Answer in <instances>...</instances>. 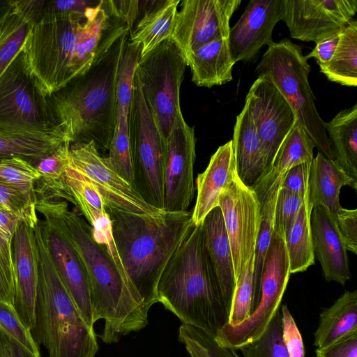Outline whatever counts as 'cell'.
Masks as SVG:
<instances>
[{
	"label": "cell",
	"instance_id": "cell-1",
	"mask_svg": "<svg viewBox=\"0 0 357 357\" xmlns=\"http://www.w3.org/2000/svg\"><path fill=\"white\" fill-rule=\"evenodd\" d=\"M129 31L113 0L98 1L83 13L42 10L22 51L31 74L50 96L85 73Z\"/></svg>",
	"mask_w": 357,
	"mask_h": 357
},
{
	"label": "cell",
	"instance_id": "cell-2",
	"mask_svg": "<svg viewBox=\"0 0 357 357\" xmlns=\"http://www.w3.org/2000/svg\"><path fill=\"white\" fill-rule=\"evenodd\" d=\"M107 211L123 266L149 312L158 303V286L167 264L195 227L192 212L165 211L151 216Z\"/></svg>",
	"mask_w": 357,
	"mask_h": 357
},
{
	"label": "cell",
	"instance_id": "cell-3",
	"mask_svg": "<svg viewBox=\"0 0 357 357\" xmlns=\"http://www.w3.org/2000/svg\"><path fill=\"white\" fill-rule=\"evenodd\" d=\"M129 33L85 73L47 96L55 125L71 144L94 142L108 151L116 126V81Z\"/></svg>",
	"mask_w": 357,
	"mask_h": 357
},
{
	"label": "cell",
	"instance_id": "cell-4",
	"mask_svg": "<svg viewBox=\"0 0 357 357\" xmlns=\"http://www.w3.org/2000/svg\"><path fill=\"white\" fill-rule=\"evenodd\" d=\"M61 216L88 275L93 322L104 320L101 340L115 343L143 329L149 323V312L133 285L122 277L106 250L95 241L91 226L77 208L69 210L65 200Z\"/></svg>",
	"mask_w": 357,
	"mask_h": 357
},
{
	"label": "cell",
	"instance_id": "cell-5",
	"mask_svg": "<svg viewBox=\"0 0 357 357\" xmlns=\"http://www.w3.org/2000/svg\"><path fill=\"white\" fill-rule=\"evenodd\" d=\"M158 300L183 324L213 337L227 324L202 224L193 228L167 264L158 283Z\"/></svg>",
	"mask_w": 357,
	"mask_h": 357
},
{
	"label": "cell",
	"instance_id": "cell-6",
	"mask_svg": "<svg viewBox=\"0 0 357 357\" xmlns=\"http://www.w3.org/2000/svg\"><path fill=\"white\" fill-rule=\"evenodd\" d=\"M34 233L38 280L33 339L47 357H95L98 344L94 329L82 319L57 271L39 218Z\"/></svg>",
	"mask_w": 357,
	"mask_h": 357
},
{
	"label": "cell",
	"instance_id": "cell-7",
	"mask_svg": "<svg viewBox=\"0 0 357 357\" xmlns=\"http://www.w3.org/2000/svg\"><path fill=\"white\" fill-rule=\"evenodd\" d=\"M310 69L301 47L284 38L268 46L255 72L257 77L266 76L278 88L319 152L334 160L326 131V123L319 114L309 84Z\"/></svg>",
	"mask_w": 357,
	"mask_h": 357
},
{
	"label": "cell",
	"instance_id": "cell-8",
	"mask_svg": "<svg viewBox=\"0 0 357 357\" xmlns=\"http://www.w3.org/2000/svg\"><path fill=\"white\" fill-rule=\"evenodd\" d=\"M128 127L133 188L149 204L164 211L167 146L145 102L135 70Z\"/></svg>",
	"mask_w": 357,
	"mask_h": 357
},
{
	"label": "cell",
	"instance_id": "cell-9",
	"mask_svg": "<svg viewBox=\"0 0 357 357\" xmlns=\"http://www.w3.org/2000/svg\"><path fill=\"white\" fill-rule=\"evenodd\" d=\"M187 66L176 42L167 38L139 57L135 73L156 128L167 146L180 106V88Z\"/></svg>",
	"mask_w": 357,
	"mask_h": 357
},
{
	"label": "cell",
	"instance_id": "cell-10",
	"mask_svg": "<svg viewBox=\"0 0 357 357\" xmlns=\"http://www.w3.org/2000/svg\"><path fill=\"white\" fill-rule=\"evenodd\" d=\"M47 96L31 74L22 50L0 75V130L64 133L55 125Z\"/></svg>",
	"mask_w": 357,
	"mask_h": 357
},
{
	"label": "cell",
	"instance_id": "cell-11",
	"mask_svg": "<svg viewBox=\"0 0 357 357\" xmlns=\"http://www.w3.org/2000/svg\"><path fill=\"white\" fill-rule=\"evenodd\" d=\"M284 237L273 232L263 264L259 302L254 312L236 326L225 324L215 337L220 344L238 350L257 340L279 311L291 274Z\"/></svg>",
	"mask_w": 357,
	"mask_h": 357
},
{
	"label": "cell",
	"instance_id": "cell-12",
	"mask_svg": "<svg viewBox=\"0 0 357 357\" xmlns=\"http://www.w3.org/2000/svg\"><path fill=\"white\" fill-rule=\"evenodd\" d=\"M63 200L41 199L36 210L44 216L41 224L47 247L58 273L85 323L93 328L89 280L61 216Z\"/></svg>",
	"mask_w": 357,
	"mask_h": 357
},
{
	"label": "cell",
	"instance_id": "cell-13",
	"mask_svg": "<svg viewBox=\"0 0 357 357\" xmlns=\"http://www.w3.org/2000/svg\"><path fill=\"white\" fill-rule=\"evenodd\" d=\"M218 206L229 238L236 281L255 256L260 225V203L255 192L243 183L236 169L220 195Z\"/></svg>",
	"mask_w": 357,
	"mask_h": 357
},
{
	"label": "cell",
	"instance_id": "cell-14",
	"mask_svg": "<svg viewBox=\"0 0 357 357\" xmlns=\"http://www.w3.org/2000/svg\"><path fill=\"white\" fill-rule=\"evenodd\" d=\"M70 167L86 178L102 197L107 208L139 215L158 216L165 211L149 204L137 190L110 167L94 142L70 144Z\"/></svg>",
	"mask_w": 357,
	"mask_h": 357
},
{
	"label": "cell",
	"instance_id": "cell-15",
	"mask_svg": "<svg viewBox=\"0 0 357 357\" xmlns=\"http://www.w3.org/2000/svg\"><path fill=\"white\" fill-rule=\"evenodd\" d=\"M245 105L260 139L264 172L297 119L278 88L265 75L257 77L253 82Z\"/></svg>",
	"mask_w": 357,
	"mask_h": 357
},
{
	"label": "cell",
	"instance_id": "cell-16",
	"mask_svg": "<svg viewBox=\"0 0 357 357\" xmlns=\"http://www.w3.org/2000/svg\"><path fill=\"white\" fill-rule=\"evenodd\" d=\"M241 0H185L177 12L172 38L185 57L215 40L227 38L229 21Z\"/></svg>",
	"mask_w": 357,
	"mask_h": 357
},
{
	"label": "cell",
	"instance_id": "cell-17",
	"mask_svg": "<svg viewBox=\"0 0 357 357\" xmlns=\"http://www.w3.org/2000/svg\"><path fill=\"white\" fill-rule=\"evenodd\" d=\"M282 20L293 38L317 43L340 33L357 12V0H282Z\"/></svg>",
	"mask_w": 357,
	"mask_h": 357
},
{
	"label": "cell",
	"instance_id": "cell-18",
	"mask_svg": "<svg viewBox=\"0 0 357 357\" xmlns=\"http://www.w3.org/2000/svg\"><path fill=\"white\" fill-rule=\"evenodd\" d=\"M195 130L181 112L167 144L164 211H185L195 196L193 178L196 158Z\"/></svg>",
	"mask_w": 357,
	"mask_h": 357
},
{
	"label": "cell",
	"instance_id": "cell-19",
	"mask_svg": "<svg viewBox=\"0 0 357 357\" xmlns=\"http://www.w3.org/2000/svg\"><path fill=\"white\" fill-rule=\"evenodd\" d=\"M37 220H20L12 247L15 279L13 306L23 324L31 331L35 327L38 280V248L34 233Z\"/></svg>",
	"mask_w": 357,
	"mask_h": 357
},
{
	"label": "cell",
	"instance_id": "cell-20",
	"mask_svg": "<svg viewBox=\"0 0 357 357\" xmlns=\"http://www.w3.org/2000/svg\"><path fill=\"white\" fill-rule=\"evenodd\" d=\"M282 0H251L236 24L230 28L229 46L233 61L248 62L273 40V31L282 20Z\"/></svg>",
	"mask_w": 357,
	"mask_h": 357
},
{
	"label": "cell",
	"instance_id": "cell-21",
	"mask_svg": "<svg viewBox=\"0 0 357 357\" xmlns=\"http://www.w3.org/2000/svg\"><path fill=\"white\" fill-rule=\"evenodd\" d=\"M310 227L314 257L319 261L327 282L342 285L351 278L347 250L335 220L323 206L312 208Z\"/></svg>",
	"mask_w": 357,
	"mask_h": 357
},
{
	"label": "cell",
	"instance_id": "cell-22",
	"mask_svg": "<svg viewBox=\"0 0 357 357\" xmlns=\"http://www.w3.org/2000/svg\"><path fill=\"white\" fill-rule=\"evenodd\" d=\"M208 256L215 278L222 305L229 317L236 287L229 238L220 208H213L202 222Z\"/></svg>",
	"mask_w": 357,
	"mask_h": 357
},
{
	"label": "cell",
	"instance_id": "cell-23",
	"mask_svg": "<svg viewBox=\"0 0 357 357\" xmlns=\"http://www.w3.org/2000/svg\"><path fill=\"white\" fill-rule=\"evenodd\" d=\"M314 144L298 120L285 137L271 164L251 187L259 203L272 190L281 188L287 172L293 167L312 161Z\"/></svg>",
	"mask_w": 357,
	"mask_h": 357
},
{
	"label": "cell",
	"instance_id": "cell-24",
	"mask_svg": "<svg viewBox=\"0 0 357 357\" xmlns=\"http://www.w3.org/2000/svg\"><path fill=\"white\" fill-rule=\"evenodd\" d=\"M236 169L232 141L218 147L211 155L206 169L196 179L197 199L192 211L195 226L202 224L206 215L218 207L220 195Z\"/></svg>",
	"mask_w": 357,
	"mask_h": 357
},
{
	"label": "cell",
	"instance_id": "cell-25",
	"mask_svg": "<svg viewBox=\"0 0 357 357\" xmlns=\"http://www.w3.org/2000/svg\"><path fill=\"white\" fill-rule=\"evenodd\" d=\"M179 0L139 1L138 18L129 40L140 45V57L172 37Z\"/></svg>",
	"mask_w": 357,
	"mask_h": 357
},
{
	"label": "cell",
	"instance_id": "cell-26",
	"mask_svg": "<svg viewBox=\"0 0 357 357\" xmlns=\"http://www.w3.org/2000/svg\"><path fill=\"white\" fill-rule=\"evenodd\" d=\"M356 190L355 183L335 160L319 152L311 163L309 177V197L312 208L323 206L335 219L340 204V193L343 186Z\"/></svg>",
	"mask_w": 357,
	"mask_h": 357
},
{
	"label": "cell",
	"instance_id": "cell-27",
	"mask_svg": "<svg viewBox=\"0 0 357 357\" xmlns=\"http://www.w3.org/2000/svg\"><path fill=\"white\" fill-rule=\"evenodd\" d=\"M192 73V81L197 86L211 88L232 80V59L229 40L211 41L185 56Z\"/></svg>",
	"mask_w": 357,
	"mask_h": 357
},
{
	"label": "cell",
	"instance_id": "cell-28",
	"mask_svg": "<svg viewBox=\"0 0 357 357\" xmlns=\"http://www.w3.org/2000/svg\"><path fill=\"white\" fill-rule=\"evenodd\" d=\"M45 2V0H12L11 8L0 25V75L22 50Z\"/></svg>",
	"mask_w": 357,
	"mask_h": 357
},
{
	"label": "cell",
	"instance_id": "cell-29",
	"mask_svg": "<svg viewBox=\"0 0 357 357\" xmlns=\"http://www.w3.org/2000/svg\"><path fill=\"white\" fill-rule=\"evenodd\" d=\"M231 141L237 174L243 183L252 187L264 167L260 139L245 105L236 117Z\"/></svg>",
	"mask_w": 357,
	"mask_h": 357
},
{
	"label": "cell",
	"instance_id": "cell-30",
	"mask_svg": "<svg viewBox=\"0 0 357 357\" xmlns=\"http://www.w3.org/2000/svg\"><path fill=\"white\" fill-rule=\"evenodd\" d=\"M71 143L65 142L32 165L38 174L34 184L36 202L41 199L68 201L75 205L66 183V172L70 163Z\"/></svg>",
	"mask_w": 357,
	"mask_h": 357
},
{
	"label": "cell",
	"instance_id": "cell-31",
	"mask_svg": "<svg viewBox=\"0 0 357 357\" xmlns=\"http://www.w3.org/2000/svg\"><path fill=\"white\" fill-rule=\"evenodd\" d=\"M357 333V291H347L328 307L323 309L314 333L313 345L328 347Z\"/></svg>",
	"mask_w": 357,
	"mask_h": 357
},
{
	"label": "cell",
	"instance_id": "cell-32",
	"mask_svg": "<svg viewBox=\"0 0 357 357\" xmlns=\"http://www.w3.org/2000/svg\"><path fill=\"white\" fill-rule=\"evenodd\" d=\"M334 160L357 183V104L339 112L326 125Z\"/></svg>",
	"mask_w": 357,
	"mask_h": 357
},
{
	"label": "cell",
	"instance_id": "cell-33",
	"mask_svg": "<svg viewBox=\"0 0 357 357\" xmlns=\"http://www.w3.org/2000/svg\"><path fill=\"white\" fill-rule=\"evenodd\" d=\"M67 141L62 132L22 134L0 130V161L17 157L32 165Z\"/></svg>",
	"mask_w": 357,
	"mask_h": 357
},
{
	"label": "cell",
	"instance_id": "cell-34",
	"mask_svg": "<svg viewBox=\"0 0 357 357\" xmlns=\"http://www.w3.org/2000/svg\"><path fill=\"white\" fill-rule=\"evenodd\" d=\"M331 82L346 86L357 85V21L352 19L340 32L332 59L319 66Z\"/></svg>",
	"mask_w": 357,
	"mask_h": 357
},
{
	"label": "cell",
	"instance_id": "cell-35",
	"mask_svg": "<svg viewBox=\"0 0 357 357\" xmlns=\"http://www.w3.org/2000/svg\"><path fill=\"white\" fill-rule=\"evenodd\" d=\"M312 210L308 195L291 227L284 234L291 274L303 272L314 264L310 227Z\"/></svg>",
	"mask_w": 357,
	"mask_h": 357
},
{
	"label": "cell",
	"instance_id": "cell-36",
	"mask_svg": "<svg viewBox=\"0 0 357 357\" xmlns=\"http://www.w3.org/2000/svg\"><path fill=\"white\" fill-rule=\"evenodd\" d=\"M280 189V188H278L270 192L260 203V225L256 242L254 264L257 303L259 298L260 278L263 264L273 232L275 206Z\"/></svg>",
	"mask_w": 357,
	"mask_h": 357
},
{
	"label": "cell",
	"instance_id": "cell-37",
	"mask_svg": "<svg viewBox=\"0 0 357 357\" xmlns=\"http://www.w3.org/2000/svg\"><path fill=\"white\" fill-rule=\"evenodd\" d=\"M255 256L236 281L227 324L236 326L247 319L257 306L254 279Z\"/></svg>",
	"mask_w": 357,
	"mask_h": 357
},
{
	"label": "cell",
	"instance_id": "cell-38",
	"mask_svg": "<svg viewBox=\"0 0 357 357\" xmlns=\"http://www.w3.org/2000/svg\"><path fill=\"white\" fill-rule=\"evenodd\" d=\"M178 339L190 355L197 357H240L236 350L220 344L213 335L190 325L180 326Z\"/></svg>",
	"mask_w": 357,
	"mask_h": 357
},
{
	"label": "cell",
	"instance_id": "cell-39",
	"mask_svg": "<svg viewBox=\"0 0 357 357\" xmlns=\"http://www.w3.org/2000/svg\"><path fill=\"white\" fill-rule=\"evenodd\" d=\"M243 357H289L282 339L281 313L275 315L264 333L239 349Z\"/></svg>",
	"mask_w": 357,
	"mask_h": 357
},
{
	"label": "cell",
	"instance_id": "cell-40",
	"mask_svg": "<svg viewBox=\"0 0 357 357\" xmlns=\"http://www.w3.org/2000/svg\"><path fill=\"white\" fill-rule=\"evenodd\" d=\"M38 177L34 167L22 158L15 157L0 161V180L19 189L34 202V184Z\"/></svg>",
	"mask_w": 357,
	"mask_h": 357
},
{
	"label": "cell",
	"instance_id": "cell-41",
	"mask_svg": "<svg viewBox=\"0 0 357 357\" xmlns=\"http://www.w3.org/2000/svg\"><path fill=\"white\" fill-rule=\"evenodd\" d=\"M308 195L309 192L301 195L280 188L275 206L273 231L284 236Z\"/></svg>",
	"mask_w": 357,
	"mask_h": 357
},
{
	"label": "cell",
	"instance_id": "cell-42",
	"mask_svg": "<svg viewBox=\"0 0 357 357\" xmlns=\"http://www.w3.org/2000/svg\"><path fill=\"white\" fill-rule=\"evenodd\" d=\"M0 327L30 351L40 356L31 331L23 324L14 306L2 301H0Z\"/></svg>",
	"mask_w": 357,
	"mask_h": 357
},
{
	"label": "cell",
	"instance_id": "cell-43",
	"mask_svg": "<svg viewBox=\"0 0 357 357\" xmlns=\"http://www.w3.org/2000/svg\"><path fill=\"white\" fill-rule=\"evenodd\" d=\"M0 207L23 220L36 221V202L15 187L0 180Z\"/></svg>",
	"mask_w": 357,
	"mask_h": 357
},
{
	"label": "cell",
	"instance_id": "cell-44",
	"mask_svg": "<svg viewBox=\"0 0 357 357\" xmlns=\"http://www.w3.org/2000/svg\"><path fill=\"white\" fill-rule=\"evenodd\" d=\"M282 339L289 357H305L302 335L287 305L281 307Z\"/></svg>",
	"mask_w": 357,
	"mask_h": 357
},
{
	"label": "cell",
	"instance_id": "cell-45",
	"mask_svg": "<svg viewBox=\"0 0 357 357\" xmlns=\"http://www.w3.org/2000/svg\"><path fill=\"white\" fill-rule=\"evenodd\" d=\"M335 223L347 250L357 254V209L340 207L335 215Z\"/></svg>",
	"mask_w": 357,
	"mask_h": 357
},
{
	"label": "cell",
	"instance_id": "cell-46",
	"mask_svg": "<svg viewBox=\"0 0 357 357\" xmlns=\"http://www.w3.org/2000/svg\"><path fill=\"white\" fill-rule=\"evenodd\" d=\"M22 219L15 213L0 207V255L11 268L13 239L17 226Z\"/></svg>",
	"mask_w": 357,
	"mask_h": 357
},
{
	"label": "cell",
	"instance_id": "cell-47",
	"mask_svg": "<svg viewBox=\"0 0 357 357\" xmlns=\"http://www.w3.org/2000/svg\"><path fill=\"white\" fill-rule=\"evenodd\" d=\"M312 161L297 165L286 174L281 188L294 193L305 195L309 192V177Z\"/></svg>",
	"mask_w": 357,
	"mask_h": 357
},
{
	"label": "cell",
	"instance_id": "cell-48",
	"mask_svg": "<svg viewBox=\"0 0 357 357\" xmlns=\"http://www.w3.org/2000/svg\"><path fill=\"white\" fill-rule=\"evenodd\" d=\"M316 357H357V333L351 334L332 345L317 349Z\"/></svg>",
	"mask_w": 357,
	"mask_h": 357
},
{
	"label": "cell",
	"instance_id": "cell-49",
	"mask_svg": "<svg viewBox=\"0 0 357 357\" xmlns=\"http://www.w3.org/2000/svg\"><path fill=\"white\" fill-rule=\"evenodd\" d=\"M98 1L88 0H66V1H46L43 8V11L68 14L75 13H83L85 10L97 4Z\"/></svg>",
	"mask_w": 357,
	"mask_h": 357
},
{
	"label": "cell",
	"instance_id": "cell-50",
	"mask_svg": "<svg viewBox=\"0 0 357 357\" xmlns=\"http://www.w3.org/2000/svg\"><path fill=\"white\" fill-rule=\"evenodd\" d=\"M15 300V279L13 268L0 255V301L13 305Z\"/></svg>",
	"mask_w": 357,
	"mask_h": 357
},
{
	"label": "cell",
	"instance_id": "cell-51",
	"mask_svg": "<svg viewBox=\"0 0 357 357\" xmlns=\"http://www.w3.org/2000/svg\"><path fill=\"white\" fill-rule=\"evenodd\" d=\"M0 357H40L10 336L0 327Z\"/></svg>",
	"mask_w": 357,
	"mask_h": 357
},
{
	"label": "cell",
	"instance_id": "cell-52",
	"mask_svg": "<svg viewBox=\"0 0 357 357\" xmlns=\"http://www.w3.org/2000/svg\"><path fill=\"white\" fill-rule=\"evenodd\" d=\"M339 34H334L317 42L314 48L305 56L306 59L314 58L319 66L330 61L337 47Z\"/></svg>",
	"mask_w": 357,
	"mask_h": 357
},
{
	"label": "cell",
	"instance_id": "cell-53",
	"mask_svg": "<svg viewBox=\"0 0 357 357\" xmlns=\"http://www.w3.org/2000/svg\"><path fill=\"white\" fill-rule=\"evenodd\" d=\"M114 6L121 17L126 22L130 31L135 24L139 13V1H114Z\"/></svg>",
	"mask_w": 357,
	"mask_h": 357
},
{
	"label": "cell",
	"instance_id": "cell-54",
	"mask_svg": "<svg viewBox=\"0 0 357 357\" xmlns=\"http://www.w3.org/2000/svg\"><path fill=\"white\" fill-rule=\"evenodd\" d=\"M12 4V0H0V25L9 12Z\"/></svg>",
	"mask_w": 357,
	"mask_h": 357
},
{
	"label": "cell",
	"instance_id": "cell-55",
	"mask_svg": "<svg viewBox=\"0 0 357 357\" xmlns=\"http://www.w3.org/2000/svg\"><path fill=\"white\" fill-rule=\"evenodd\" d=\"M190 356H191V357H197V356H194V355H190Z\"/></svg>",
	"mask_w": 357,
	"mask_h": 357
}]
</instances>
